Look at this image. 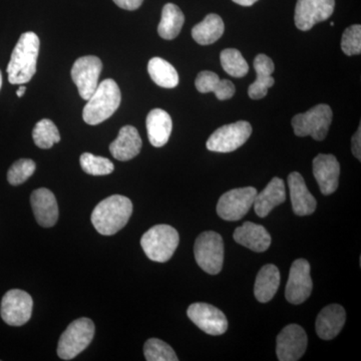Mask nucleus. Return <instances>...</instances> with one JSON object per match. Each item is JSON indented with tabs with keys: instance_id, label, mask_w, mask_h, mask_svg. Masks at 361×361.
<instances>
[{
	"instance_id": "obj_1",
	"label": "nucleus",
	"mask_w": 361,
	"mask_h": 361,
	"mask_svg": "<svg viewBox=\"0 0 361 361\" xmlns=\"http://www.w3.org/2000/svg\"><path fill=\"white\" fill-rule=\"evenodd\" d=\"M40 42L35 32L21 35L11 54L6 73L11 85H25L37 73Z\"/></svg>"
},
{
	"instance_id": "obj_2",
	"label": "nucleus",
	"mask_w": 361,
	"mask_h": 361,
	"mask_svg": "<svg viewBox=\"0 0 361 361\" xmlns=\"http://www.w3.org/2000/svg\"><path fill=\"white\" fill-rule=\"evenodd\" d=\"M133 214V203L122 195H113L99 202L92 214L94 229L104 236H111L122 230Z\"/></svg>"
},
{
	"instance_id": "obj_3",
	"label": "nucleus",
	"mask_w": 361,
	"mask_h": 361,
	"mask_svg": "<svg viewBox=\"0 0 361 361\" xmlns=\"http://www.w3.org/2000/svg\"><path fill=\"white\" fill-rule=\"evenodd\" d=\"M122 101L120 87L111 78L97 85L94 94L87 99L82 111V118L87 125L97 126L115 114Z\"/></svg>"
},
{
	"instance_id": "obj_4",
	"label": "nucleus",
	"mask_w": 361,
	"mask_h": 361,
	"mask_svg": "<svg viewBox=\"0 0 361 361\" xmlns=\"http://www.w3.org/2000/svg\"><path fill=\"white\" fill-rule=\"evenodd\" d=\"M179 233L170 225H156L142 235L141 246L147 257L165 263L174 255L179 245Z\"/></svg>"
},
{
	"instance_id": "obj_5",
	"label": "nucleus",
	"mask_w": 361,
	"mask_h": 361,
	"mask_svg": "<svg viewBox=\"0 0 361 361\" xmlns=\"http://www.w3.org/2000/svg\"><path fill=\"white\" fill-rule=\"evenodd\" d=\"M94 324L89 318L82 317L68 325L58 344V355L71 360L90 345L94 336Z\"/></svg>"
},
{
	"instance_id": "obj_6",
	"label": "nucleus",
	"mask_w": 361,
	"mask_h": 361,
	"mask_svg": "<svg viewBox=\"0 0 361 361\" xmlns=\"http://www.w3.org/2000/svg\"><path fill=\"white\" fill-rule=\"evenodd\" d=\"M332 116L334 114L329 104H317L306 113L294 116L292 127L298 137L310 135L315 141H323L329 134Z\"/></svg>"
},
{
	"instance_id": "obj_7",
	"label": "nucleus",
	"mask_w": 361,
	"mask_h": 361,
	"mask_svg": "<svg viewBox=\"0 0 361 361\" xmlns=\"http://www.w3.org/2000/svg\"><path fill=\"white\" fill-rule=\"evenodd\" d=\"M195 259L202 270L216 275L224 262V243L218 233L206 231L199 235L194 246Z\"/></svg>"
},
{
	"instance_id": "obj_8",
	"label": "nucleus",
	"mask_w": 361,
	"mask_h": 361,
	"mask_svg": "<svg viewBox=\"0 0 361 361\" xmlns=\"http://www.w3.org/2000/svg\"><path fill=\"white\" fill-rule=\"evenodd\" d=\"M251 134V125L246 121L225 125L210 135L207 141V149L217 153H231L243 146Z\"/></svg>"
},
{
	"instance_id": "obj_9",
	"label": "nucleus",
	"mask_w": 361,
	"mask_h": 361,
	"mask_svg": "<svg viewBox=\"0 0 361 361\" xmlns=\"http://www.w3.org/2000/svg\"><path fill=\"white\" fill-rule=\"evenodd\" d=\"M257 190L253 187L233 189L220 197L217 213L225 221L241 220L253 206Z\"/></svg>"
},
{
	"instance_id": "obj_10",
	"label": "nucleus",
	"mask_w": 361,
	"mask_h": 361,
	"mask_svg": "<svg viewBox=\"0 0 361 361\" xmlns=\"http://www.w3.org/2000/svg\"><path fill=\"white\" fill-rule=\"evenodd\" d=\"M32 296L20 289L7 291L2 297L0 315L11 326H23L32 317Z\"/></svg>"
},
{
	"instance_id": "obj_11",
	"label": "nucleus",
	"mask_w": 361,
	"mask_h": 361,
	"mask_svg": "<svg viewBox=\"0 0 361 361\" xmlns=\"http://www.w3.org/2000/svg\"><path fill=\"white\" fill-rule=\"evenodd\" d=\"M102 70L101 59L94 56H82L73 63L71 78L78 87V94L85 101H87L97 90Z\"/></svg>"
},
{
	"instance_id": "obj_12",
	"label": "nucleus",
	"mask_w": 361,
	"mask_h": 361,
	"mask_svg": "<svg viewBox=\"0 0 361 361\" xmlns=\"http://www.w3.org/2000/svg\"><path fill=\"white\" fill-rule=\"evenodd\" d=\"M336 0H297L296 27L302 32L310 30L317 23L327 20L334 14Z\"/></svg>"
},
{
	"instance_id": "obj_13",
	"label": "nucleus",
	"mask_w": 361,
	"mask_h": 361,
	"mask_svg": "<svg viewBox=\"0 0 361 361\" xmlns=\"http://www.w3.org/2000/svg\"><path fill=\"white\" fill-rule=\"evenodd\" d=\"M313 283L310 276V264L305 259H297L291 265L285 297L292 304L305 302L311 295Z\"/></svg>"
},
{
	"instance_id": "obj_14",
	"label": "nucleus",
	"mask_w": 361,
	"mask_h": 361,
	"mask_svg": "<svg viewBox=\"0 0 361 361\" xmlns=\"http://www.w3.org/2000/svg\"><path fill=\"white\" fill-rule=\"evenodd\" d=\"M308 338L305 330L297 324H289L276 338V355L280 361H297L307 349Z\"/></svg>"
},
{
	"instance_id": "obj_15",
	"label": "nucleus",
	"mask_w": 361,
	"mask_h": 361,
	"mask_svg": "<svg viewBox=\"0 0 361 361\" xmlns=\"http://www.w3.org/2000/svg\"><path fill=\"white\" fill-rule=\"evenodd\" d=\"M187 314L207 334L222 336L227 331L228 320L224 313L211 304L193 303L188 308Z\"/></svg>"
},
{
	"instance_id": "obj_16",
	"label": "nucleus",
	"mask_w": 361,
	"mask_h": 361,
	"mask_svg": "<svg viewBox=\"0 0 361 361\" xmlns=\"http://www.w3.org/2000/svg\"><path fill=\"white\" fill-rule=\"evenodd\" d=\"M313 175L323 195L334 194L338 188L341 165L334 155L319 154L313 160Z\"/></svg>"
},
{
	"instance_id": "obj_17",
	"label": "nucleus",
	"mask_w": 361,
	"mask_h": 361,
	"mask_svg": "<svg viewBox=\"0 0 361 361\" xmlns=\"http://www.w3.org/2000/svg\"><path fill=\"white\" fill-rule=\"evenodd\" d=\"M30 203L33 215L42 227L49 228L56 225L59 219V205L51 190L47 188L35 190L30 197Z\"/></svg>"
},
{
	"instance_id": "obj_18",
	"label": "nucleus",
	"mask_w": 361,
	"mask_h": 361,
	"mask_svg": "<svg viewBox=\"0 0 361 361\" xmlns=\"http://www.w3.org/2000/svg\"><path fill=\"white\" fill-rule=\"evenodd\" d=\"M346 313L344 308L338 304H331L320 311L316 319V334L324 341L336 338L344 324H345Z\"/></svg>"
},
{
	"instance_id": "obj_19",
	"label": "nucleus",
	"mask_w": 361,
	"mask_h": 361,
	"mask_svg": "<svg viewBox=\"0 0 361 361\" xmlns=\"http://www.w3.org/2000/svg\"><path fill=\"white\" fill-rule=\"evenodd\" d=\"M287 180H288L293 212L298 216H308L314 213L317 202L306 186L302 176L299 173L293 172L288 176Z\"/></svg>"
},
{
	"instance_id": "obj_20",
	"label": "nucleus",
	"mask_w": 361,
	"mask_h": 361,
	"mask_svg": "<svg viewBox=\"0 0 361 361\" xmlns=\"http://www.w3.org/2000/svg\"><path fill=\"white\" fill-rule=\"evenodd\" d=\"M142 142L139 132L133 126H125L118 133V137L110 145V152L118 161H130L139 155Z\"/></svg>"
},
{
	"instance_id": "obj_21",
	"label": "nucleus",
	"mask_w": 361,
	"mask_h": 361,
	"mask_svg": "<svg viewBox=\"0 0 361 361\" xmlns=\"http://www.w3.org/2000/svg\"><path fill=\"white\" fill-rule=\"evenodd\" d=\"M234 240L240 245L254 252L262 253L271 245V236L263 226L245 222L234 232Z\"/></svg>"
},
{
	"instance_id": "obj_22",
	"label": "nucleus",
	"mask_w": 361,
	"mask_h": 361,
	"mask_svg": "<svg viewBox=\"0 0 361 361\" xmlns=\"http://www.w3.org/2000/svg\"><path fill=\"white\" fill-rule=\"evenodd\" d=\"M286 200V190L283 180L273 178L269 184L260 194L256 195L254 200V210L260 218L269 215L275 207L281 205Z\"/></svg>"
},
{
	"instance_id": "obj_23",
	"label": "nucleus",
	"mask_w": 361,
	"mask_h": 361,
	"mask_svg": "<svg viewBox=\"0 0 361 361\" xmlns=\"http://www.w3.org/2000/svg\"><path fill=\"white\" fill-rule=\"evenodd\" d=\"M149 141L152 146L161 148L167 144L172 134L173 122L167 111L155 109L149 111L146 121Z\"/></svg>"
},
{
	"instance_id": "obj_24",
	"label": "nucleus",
	"mask_w": 361,
	"mask_h": 361,
	"mask_svg": "<svg viewBox=\"0 0 361 361\" xmlns=\"http://www.w3.org/2000/svg\"><path fill=\"white\" fill-rule=\"evenodd\" d=\"M254 68L257 78L249 87L248 94L252 99H261L266 97L268 90L274 85L275 80L272 78V73L275 66L269 56L258 54L254 59Z\"/></svg>"
},
{
	"instance_id": "obj_25",
	"label": "nucleus",
	"mask_w": 361,
	"mask_h": 361,
	"mask_svg": "<svg viewBox=\"0 0 361 361\" xmlns=\"http://www.w3.org/2000/svg\"><path fill=\"white\" fill-rule=\"evenodd\" d=\"M195 85H196L197 90L202 94L214 92L219 101L231 99L236 92L232 82L228 80H221L218 75L209 71H201L197 75Z\"/></svg>"
},
{
	"instance_id": "obj_26",
	"label": "nucleus",
	"mask_w": 361,
	"mask_h": 361,
	"mask_svg": "<svg viewBox=\"0 0 361 361\" xmlns=\"http://www.w3.org/2000/svg\"><path fill=\"white\" fill-rule=\"evenodd\" d=\"M280 285V272L276 266L267 264L259 271L254 286V294L261 303L272 300Z\"/></svg>"
},
{
	"instance_id": "obj_27",
	"label": "nucleus",
	"mask_w": 361,
	"mask_h": 361,
	"mask_svg": "<svg viewBox=\"0 0 361 361\" xmlns=\"http://www.w3.org/2000/svg\"><path fill=\"white\" fill-rule=\"evenodd\" d=\"M225 26L222 18L218 14L210 13L194 26L192 37L197 44L201 45L212 44L221 39L224 33Z\"/></svg>"
},
{
	"instance_id": "obj_28",
	"label": "nucleus",
	"mask_w": 361,
	"mask_h": 361,
	"mask_svg": "<svg viewBox=\"0 0 361 361\" xmlns=\"http://www.w3.org/2000/svg\"><path fill=\"white\" fill-rule=\"evenodd\" d=\"M185 23L184 13L173 4H167L161 11V18L158 33L161 39L172 40L179 35Z\"/></svg>"
},
{
	"instance_id": "obj_29",
	"label": "nucleus",
	"mask_w": 361,
	"mask_h": 361,
	"mask_svg": "<svg viewBox=\"0 0 361 361\" xmlns=\"http://www.w3.org/2000/svg\"><path fill=\"white\" fill-rule=\"evenodd\" d=\"M149 77L159 87L174 89L179 85V75L174 66L161 58H153L148 63Z\"/></svg>"
},
{
	"instance_id": "obj_30",
	"label": "nucleus",
	"mask_w": 361,
	"mask_h": 361,
	"mask_svg": "<svg viewBox=\"0 0 361 361\" xmlns=\"http://www.w3.org/2000/svg\"><path fill=\"white\" fill-rule=\"evenodd\" d=\"M35 144L40 149H51L61 141L59 129L52 121L44 118L35 125L32 130Z\"/></svg>"
},
{
	"instance_id": "obj_31",
	"label": "nucleus",
	"mask_w": 361,
	"mask_h": 361,
	"mask_svg": "<svg viewBox=\"0 0 361 361\" xmlns=\"http://www.w3.org/2000/svg\"><path fill=\"white\" fill-rule=\"evenodd\" d=\"M223 70L234 78L245 77L249 71V66L241 52L235 49H226L220 54Z\"/></svg>"
},
{
	"instance_id": "obj_32",
	"label": "nucleus",
	"mask_w": 361,
	"mask_h": 361,
	"mask_svg": "<svg viewBox=\"0 0 361 361\" xmlns=\"http://www.w3.org/2000/svg\"><path fill=\"white\" fill-rule=\"evenodd\" d=\"M144 355L148 361H178L174 349L165 341L151 338L144 345Z\"/></svg>"
},
{
	"instance_id": "obj_33",
	"label": "nucleus",
	"mask_w": 361,
	"mask_h": 361,
	"mask_svg": "<svg viewBox=\"0 0 361 361\" xmlns=\"http://www.w3.org/2000/svg\"><path fill=\"white\" fill-rule=\"evenodd\" d=\"M80 161L82 171L92 176L110 175L115 170V166L109 159L94 156L90 153L82 154Z\"/></svg>"
},
{
	"instance_id": "obj_34",
	"label": "nucleus",
	"mask_w": 361,
	"mask_h": 361,
	"mask_svg": "<svg viewBox=\"0 0 361 361\" xmlns=\"http://www.w3.org/2000/svg\"><path fill=\"white\" fill-rule=\"evenodd\" d=\"M35 169H37V166H35V161L30 159H20L13 163V165L9 169L8 173H7V180L13 186H18L32 177L33 173L35 172Z\"/></svg>"
},
{
	"instance_id": "obj_35",
	"label": "nucleus",
	"mask_w": 361,
	"mask_h": 361,
	"mask_svg": "<svg viewBox=\"0 0 361 361\" xmlns=\"http://www.w3.org/2000/svg\"><path fill=\"white\" fill-rule=\"evenodd\" d=\"M341 49L346 56H357L361 54V26H349L344 30L341 39Z\"/></svg>"
},
{
	"instance_id": "obj_36",
	"label": "nucleus",
	"mask_w": 361,
	"mask_h": 361,
	"mask_svg": "<svg viewBox=\"0 0 361 361\" xmlns=\"http://www.w3.org/2000/svg\"><path fill=\"white\" fill-rule=\"evenodd\" d=\"M351 149H353V155L358 161L361 160V130L360 126L358 130H356L353 135V140H351Z\"/></svg>"
},
{
	"instance_id": "obj_37",
	"label": "nucleus",
	"mask_w": 361,
	"mask_h": 361,
	"mask_svg": "<svg viewBox=\"0 0 361 361\" xmlns=\"http://www.w3.org/2000/svg\"><path fill=\"white\" fill-rule=\"evenodd\" d=\"M114 2L116 6L126 9V11H135L142 6L144 0H114Z\"/></svg>"
},
{
	"instance_id": "obj_38",
	"label": "nucleus",
	"mask_w": 361,
	"mask_h": 361,
	"mask_svg": "<svg viewBox=\"0 0 361 361\" xmlns=\"http://www.w3.org/2000/svg\"><path fill=\"white\" fill-rule=\"evenodd\" d=\"M235 4H239V6H253L255 2H257L258 0H232Z\"/></svg>"
},
{
	"instance_id": "obj_39",
	"label": "nucleus",
	"mask_w": 361,
	"mask_h": 361,
	"mask_svg": "<svg viewBox=\"0 0 361 361\" xmlns=\"http://www.w3.org/2000/svg\"><path fill=\"white\" fill-rule=\"evenodd\" d=\"M26 92V87L25 85H21L20 87V89L18 90V92H16V96L18 97H21L23 96V94H25Z\"/></svg>"
},
{
	"instance_id": "obj_40",
	"label": "nucleus",
	"mask_w": 361,
	"mask_h": 361,
	"mask_svg": "<svg viewBox=\"0 0 361 361\" xmlns=\"http://www.w3.org/2000/svg\"><path fill=\"white\" fill-rule=\"evenodd\" d=\"M1 87H2V73H1V71H0V90H1Z\"/></svg>"
}]
</instances>
